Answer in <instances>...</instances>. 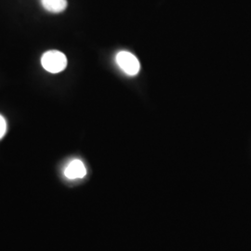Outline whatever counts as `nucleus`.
Wrapping results in <instances>:
<instances>
[{
    "label": "nucleus",
    "instance_id": "nucleus-2",
    "mask_svg": "<svg viewBox=\"0 0 251 251\" xmlns=\"http://www.w3.org/2000/svg\"><path fill=\"white\" fill-rule=\"evenodd\" d=\"M117 63L118 66L128 75H136L141 68L140 62L133 54L128 51H120L117 55Z\"/></svg>",
    "mask_w": 251,
    "mask_h": 251
},
{
    "label": "nucleus",
    "instance_id": "nucleus-1",
    "mask_svg": "<svg viewBox=\"0 0 251 251\" xmlns=\"http://www.w3.org/2000/svg\"><path fill=\"white\" fill-rule=\"evenodd\" d=\"M41 64L46 71L51 74L63 72L67 66L66 56L59 50H49L43 54Z\"/></svg>",
    "mask_w": 251,
    "mask_h": 251
},
{
    "label": "nucleus",
    "instance_id": "nucleus-5",
    "mask_svg": "<svg viewBox=\"0 0 251 251\" xmlns=\"http://www.w3.org/2000/svg\"><path fill=\"white\" fill-rule=\"evenodd\" d=\"M7 131V122L5 118L0 115V139H2Z\"/></svg>",
    "mask_w": 251,
    "mask_h": 251
},
{
    "label": "nucleus",
    "instance_id": "nucleus-3",
    "mask_svg": "<svg viewBox=\"0 0 251 251\" xmlns=\"http://www.w3.org/2000/svg\"><path fill=\"white\" fill-rule=\"evenodd\" d=\"M87 170L83 162L75 159L68 164L64 171V175L66 178L70 179H82L86 176Z\"/></svg>",
    "mask_w": 251,
    "mask_h": 251
},
{
    "label": "nucleus",
    "instance_id": "nucleus-4",
    "mask_svg": "<svg viewBox=\"0 0 251 251\" xmlns=\"http://www.w3.org/2000/svg\"><path fill=\"white\" fill-rule=\"evenodd\" d=\"M43 8L51 13H61L64 11L67 6V0H41Z\"/></svg>",
    "mask_w": 251,
    "mask_h": 251
}]
</instances>
